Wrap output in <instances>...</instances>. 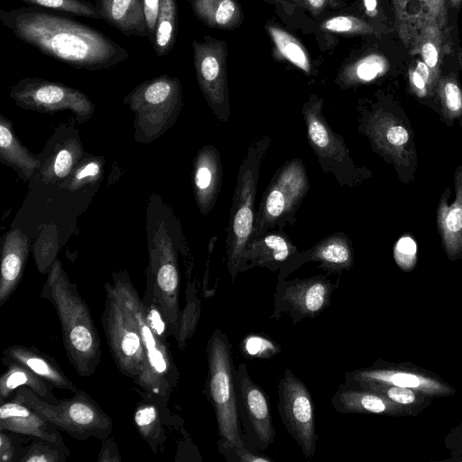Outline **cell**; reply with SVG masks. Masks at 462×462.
I'll return each mask as SVG.
<instances>
[{
  "instance_id": "cell-1",
  "label": "cell",
  "mask_w": 462,
  "mask_h": 462,
  "mask_svg": "<svg viewBox=\"0 0 462 462\" xmlns=\"http://www.w3.org/2000/svg\"><path fill=\"white\" fill-rule=\"evenodd\" d=\"M0 20L20 41L78 69H110L131 57L109 36L51 9L28 5L1 10Z\"/></svg>"
},
{
  "instance_id": "cell-2",
  "label": "cell",
  "mask_w": 462,
  "mask_h": 462,
  "mask_svg": "<svg viewBox=\"0 0 462 462\" xmlns=\"http://www.w3.org/2000/svg\"><path fill=\"white\" fill-rule=\"evenodd\" d=\"M41 297L56 310L70 365L79 376L93 375L101 363L100 337L87 302L58 260L48 271Z\"/></svg>"
},
{
  "instance_id": "cell-3",
  "label": "cell",
  "mask_w": 462,
  "mask_h": 462,
  "mask_svg": "<svg viewBox=\"0 0 462 462\" xmlns=\"http://www.w3.org/2000/svg\"><path fill=\"white\" fill-rule=\"evenodd\" d=\"M360 130L372 149L392 165L402 184L412 183L419 168L411 121L404 109L390 99H378L362 112Z\"/></svg>"
},
{
  "instance_id": "cell-4",
  "label": "cell",
  "mask_w": 462,
  "mask_h": 462,
  "mask_svg": "<svg viewBox=\"0 0 462 462\" xmlns=\"http://www.w3.org/2000/svg\"><path fill=\"white\" fill-rule=\"evenodd\" d=\"M113 284L137 321L145 355L141 377L134 383L143 394L168 402L170 393L179 381V371L169 349V341L162 339L148 323L142 298L127 272L112 274Z\"/></svg>"
},
{
  "instance_id": "cell-5",
  "label": "cell",
  "mask_w": 462,
  "mask_h": 462,
  "mask_svg": "<svg viewBox=\"0 0 462 462\" xmlns=\"http://www.w3.org/2000/svg\"><path fill=\"white\" fill-rule=\"evenodd\" d=\"M269 136L254 140L240 165L233 196L226 237V267L232 281L242 272L243 256L255 219V198Z\"/></svg>"
},
{
  "instance_id": "cell-6",
  "label": "cell",
  "mask_w": 462,
  "mask_h": 462,
  "mask_svg": "<svg viewBox=\"0 0 462 462\" xmlns=\"http://www.w3.org/2000/svg\"><path fill=\"white\" fill-rule=\"evenodd\" d=\"M207 393L215 411L219 439L217 444L242 448L245 443L240 430L235 388V371L231 344L227 336L217 328L208 340Z\"/></svg>"
},
{
  "instance_id": "cell-7",
  "label": "cell",
  "mask_w": 462,
  "mask_h": 462,
  "mask_svg": "<svg viewBox=\"0 0 462 462\" xmlns=\"http://www.w3.org/2000/svg\"><path fill=\"white\" fill-rule=\"evenodd\" d=\"M14 400L21 402L78 440L95 438L104 440L112 432L110 416L86 392L77 390L69 399L54 404L42 400L31 389L21 386L14 392Z\"/></svg>"
},
{
  "instance_id": "cell-8",
  "label": "cell",
  "mask_w": 462,
  "mask_h": 462,
  "mask_svg": "<svg viewBox=\"0 0 462 462\" xmlns=\"http://www.w3.org/2000/svg\"><path fill=\"white\" fill-rule=\"evenodd\" d=\"M124 103L135 116V140L151 143L176 122L182 107L181 83L177 77L160 75L135 87Z\"/></svg>"
},
{
  "instance_id": "cell-9",
  "label": "cell",
  "mask_w": 462,
  "mask_h": 462,
  "mask_svg": "<svg viewBox=\"0 0 462 462\" xmlns=\"http://www.w3.org/2000/svg\"><path fill=\"white\" fill-rule=\"evenodd\" d=\"M309 189V177L300 159L282 164L262 197L250 240L275 226L282 228L293 224L294 216Z\"/></svg>"
},
{
  "instance_id": "cell-10",
  "label": "cell",
  "mask_w": 462,
  "mask_h": 462,
  "mask_svg": "<svg viewBox=\"0 0 462 462\" xmlns=\"http://www.w3.org/2000/svg\"><path fill=\"white\" fill-rule=\"evenodd\" d=\"M101 322L116 367L122 374L135 383L141 377L145 365L142 337L136 319L113 282L105 284Z\"/></svg>"
},
{
  "instance_id": "cell-11",
  "label": "cell",
  "mask_w": 462,
  "mask_h": 462,
  "mask_svg": "<svg viewBox=\"0 0 462 462\" xmlns=\"http://www.w3.org/2000/svg\"><path fill=\"white\" fill-rule=\"evenodd\" d=\"M322 108L323 99L315 94L302 106L309 143L325 172H331L341 186H357L372 173L355 165L344 139L331 129Z\"/></svg>"
},
{
  "instance_id": "cell-12",
  "label": "cell",
  "mask_w": 462,
  "mask_h": 462,
  "mask_svg": "<svg viewBox=\"0 0 462 462\" xmlns=\"http://www.w3.org/2000/svg\"><path fill=\"white\" fill-rule=\"evenodd\" d=\"M235 388L243 439L246 446L263 451L273 443L276 431L268 396L252 379L245 363L236 368Z\"/></svg>"
},
{
  "instance_id": "cell-13",
  "label": "cell",
  "mask_w": 462,
  "mask_h": 462,
  "mask_svg": "<svg viewBox=\"0 0 462 462\" xmlns=\"http://www.w3.org/2000/svg\"><path fill=\"white\" fill-rule=\"evenodd\" d=\"M10 97L18 106L40 113L69 110L79 123L88 121L95 110V105L84 92L38 77L20 79L12 86Z\"/></svg>"
},
{
  "instance_id": "cell-14",
  "label": "cell",
  "mask_w": 462,
  "mask_h": 462,
  "mask_svg": "<svg viewBox=\"0 0 462 462\" xmlns=\"http://www.w3.org/2000/svg\"><path fill=\"white\" fill-rule=\"evenodd\" d=\"M277 408L282 424L310 460L315 454L318 435L315 405L306 384L286 368L277 386Z\"/></svg>"
},
{
  "instance_id": "cell-15",
  "label": "cell",
  "mask_w": 462,
  "mask_h": 462,
  "mask_svg": "<svg viewBox=\"0 0 462 462\" xmlns=\"http://www.w3.org/2000/svg\"><path fill=\"white\" fill-rule=\"evenodd\" d=\"M193 61L198 84L217 117L226 121L229 114L227 85V44L205 35L192 42Z\"/></svg>"
},
{
  "instance_id": "cell-16",
  "label": "cell",
  "mask_w": 462,
  "mask_h": 462,
  "mask_svg": "<svg viewBox=\"0 0 462 462\" xmlns=\"http://www.w3.org/2000/svg\"><path fill=\"white\" fill-rule=\"evenodd\" d=\"M335 284L326 276L278 281L270 319L287 314L296 325L304 319L319 316L329 306Z\"/></svg>"
},
{
  "instance_id": "cell-17",
  "label": "cell",
  "mask_w": 462,
  "mask_h": 462,
  "mask_svg": "<svg viewBox=\"0 0 462 462\" xmlns=\"http://www.w3.org/2000/svg\"><path fill=\"white\" fill-rule=\"evenodd\" d=\"M147 284L166 319L171 337H175L180 315V273L177 253L169 241L159 240L149 246Z\"/></svg>"
},
{
  "instance_id": "cell-18",
  "label": "cell",
  "mask_w": 462,
  "mask_h": 462,
  "mask_svg": "<svg viewBox=\"0 0 462 462\" xmlns=\"http://www.w3.org/2000/svg\"><path fill=\"white\" fill-rule=\"evenodd\" d=\"M393 6L395 29L408 48L429 23H437L448 32L446 0H393Z\"/></svg>"
},
{
  "instance_id": "cell-19",
  "label": "cell",
  "mask_w": 462,
  "mask_h": 462,
  "mask_svg": "<svg viewBox=\"0 0 462 462\" xmlns=\"http://www.w3.org/2000/svg\"><path fill=\"white\" fill-rule=\"evenodd\" d=\"M354 261L351 241L345 234H333L308 251L297 252L279 271L278 281L284 280L305 262H316L328 273H341L351 268Z\"/></svg>"
},
{
  "instance_id": "cell-20",
  "label": "cell",
  "mask_w": 462,
  "mask_h": 462,
  "mask_svg": "<svg viewBox=\"0 0 462 462\" xmlns=\"http://www.w3.org/2000/svg\"><path fill=\"white\" fill-rule=\"evenodd\" d=\"M455 198L448 187L440 195L436 215L437 229L441 244L449 257L462 256V164L454 173Z\"/></svg>"
},
{
  "instance_id": "cell-21",
  "label": "cell",
  "mask_w": 462,
  "mask_h": 462,
  "mask_svg": "<svg viewBox=\"0 0 462 462\" xmlns=\"http://www.w3.org/2000/svg\"><path fill=\"white\" fill-rule=\"evenodd\" d=\"M0 430L63 443L60 430L26 404L14 399L1 402Z\"/></svg>"
},
{
  "instance_id": "cell-22",
  "label": "cell",
  "mask_w": 462,
  "mask_h": 462,
  "mask_svg": "<svg viewBox=\"0 0 462 462\" xmlns=\"http://www.w3.org/2000/svg\"><path fill=\"white\" fill-rule=\"evenodd\" d=\"M297 252V247L285 234L267 232L246 245L242 272L256 266L280 271Z\"/></svg>"
},
{
  "instance_id": "cell-23",
  "label": "cell",
  "mask_w": 462,
  "mask_h": 462,
  "mask_svg": "<svg viewBox=\"0 0 462 462\" xmlns=\"http://www.w3.org/2000/svg\"><path fill=\"white\" fill-rule=\"evenodd\" d=\"M222 162L212 145L200 149L194 160L193 189L197 205L203 215L213 208L222 183Z\"/></svg>"
},
{
  "instance_id": "cell-24",
  "label": "cell",
  "mask_w": 462,
  "mask_h": 462,
  "mask_svg": "<svg viewBox=\"0 0 462 462\" xmlns=\"http://www.w3.org/2000/svg\"><path fill=\"white\" fill-rule=\"evenodd\" d=\"M29 251V239L19 229L6 235L2 246L0 306L10 299L20 283Z\"/></svg>"
},
{
  "instance_id": "cell-25",
  "label": "cell",
  "mask_w": 462,
  "mask_h": 462,
  "mask_svg": "<svg viewBox=\"0 0 462 462\" xmlns=\"http://www.w3.org/2000/svg\"><path fill=\"white\" fill-rule=\"evenodd\" d=\"M100 18L124 35L147 37L143 0H95Z\"/></svg>"
},
{
  "instance_id": "cell-26",
  "label": "cell",
  "mask_w": 462,
  "mask_h": 462,
  "mask_svg": "<svg viewBox=\"0 0 462 462\" xmlns=\"http://www.w3.org/2000/svg\"><path fill=\"white\" fill-rule=\"evenodd\" d=\"M4 357L20 363L42 378L53 388L75 393V383L61 370L58 363L50 356L34 346L12 345L3 351Z\"/></svg>"
},
{
  "instance_id": "cell-27",
  "label": "cell",
  "mask_w": 462,
  "mask_h": 462,
  "mask_svg": "<svg viewBox=\"0 0 462 462\" xmlns=\"http://www.w3.org/2000/svg\"><path fill=\"white\" fill-rule=\"evenodd\" d=\"M167 401L143 394L134 412V423L143 439L156 454L166 440Z\"/></svg>"
},
{
  "instance_id": "cell-28",
  "label": "cell",
  "mask_w": 462,
  "mask_h": 462,
  "mask_svg": "<svg viewBox=\"0 0 462 462\" xmlns=\"http://www.w3.org/2000/svg\"><path fill=\"white\" fill-rule=\"evenodd\" d=\"M390 70L387 58L377 51H369L344 61L336 77L341 88H353L372 83L384 77Z\"/></svg>"
},
{
  "instance_id": "cell-29",
  "label": "cell",
  "mask_w": 462,
  "mask_h": 462,
  "mask_svg": "<svg viewBox=\"0 0 462 462\" xmlns=\"http://www.w3.org/2000/svg\"><path fill=\"white\" fill-rule=\"evenodd\" d=\"M314 32L319 49H329L331 36H378L381 29L374 23L356 14L331 13L315 22Z\"/></svg>"
},
{
  "instance_id": "cell-30",
  "label": "cell",
  "mask_w": 462,
  "mask_h": 462,
  "mask_svg": "<svg viewBox=\"0 0 462 462\" xmlns=\"http://www.w3.org/2000/svg\"><path fill=\"white\" fill-rule=\"evenodd\" d=\"M2 362L6 370L0 378L1 402L8 400L21 386L28 387L47 402L54 404L58 402L52 392L53 387L25 365L4 356Z\"/></svg>"
},
{
  "instance_id": "cell-31",
  "label": "cell",
  "mask_w": 462,
  "mask_h": 462,
  "mask_svg": "<svg viewBox=\"0 0 462 462\" xmlns=\"http://www.w3.org/2000/svg\"><path fill=\"white\" fill-rule=\"evenodd\" d=\"M0 118V160L27 180L40 170L42 162L19 142L9 120Z\"/></svg>"
},
{
  "instance_id": "cell-32",
  "label": "cell",
  "mask_w": 462,
  "mask_h": 462,
  "mask_svg": "<svg viewBox=\"0 0 462 462\" xmlns=\"http://www.w3.org/2000/svg\"><path fill=\"white\" fill-rule=\"evenodd\" d=\"M265 31L272 42L273 55L276 60L289 62L306 75L314 74L311 57L301 42L271 21L265 24Z\"/></svg>"
},
{
  "instance_id": "cell-33",
  "label": "cell",
  "mask_w": 462,
  "mask_h": 462,
  "mask_svg": "<svg viewBox=\"0 0 462 462\" xmlns=\"http://www.w3.org/2000/svg\"><path fill=\"white\" fill-rule=\"evenodd\" d=\"M194 15L210 28L231 30L243 23V10L237 0H190Z\"/></svg>"
},
{
  "instance_id": "cell-34",
  "label": "cell",
  "mask_w": 462,
  "mask_h": 462,
  "mask_svg": "<svg viewBox=\"0 0 462 462\" xmlns=\"http://www.w3.org/2000/svg\"><path fill=\"white\" fill-rule=\"evenodd\" d=\"M447 34L439 24L429 23L420 31L409 48L411 54H420L437 82L442 76V56L450 50V43L446 42Z\"/></svg>"
},
{
  "instance_id": "cell-35",
  "label": "cell",
  "mask_w": 462,
  "mask_h": 462,
  "mask_svg": "<svg viewBox=\"0 0 462 462\" xmlns=\"http://www.w3.org/2000/svg\"><path fill=\"white\" fill-rule=\"evenodd\" d=\"M54 155L42 162L41 175L47 183H57L69 178L80 161L83 149L80 140L72 138L58 144Z\"/></svg>"
},
{
  "instance_id": "cell-36",
  "label": "cell",
  "mask_w": 462,
  "mask_h": 462,
  "mask_svg": "<svg viewBox=\"0 0 462 462\" xmlns=\"http://www.w3.org/2000/svg\"><path fill=\"white\" fill-rule=\"evenodd\" d=\"M439 116L446 126L462 120V88L454 73L442 75L437 86Z\"/></svg>"
},
{
  "instance_id": "cell-37",
  "label": "cell",
  "mask_w": 462,
  "mask_h": 462,
  "mask_svg": "<svg viewBox=\"0 0 462 462\" xmlns=\"http://www.w3.org/2000/svg\"><path fill=\"white\" fill-rule=\"evenodd\" d=\"M178 31L177 0H161L160 13L152 43L157 57H163L173 49Z\"/></svg>"
},
{
  "instance_id": "cell-38",
  "label": "cell",
  "mask_w": 462,
  "mask_h": 462,
  "mask_svg": "<svg viewBox=\"0 0 462 462\" xmlns=\"http://www.w3.org/2000/svg\"><path fill=\"white\" fill-rule=\"evenodd\" d=\"M186 301L180 310L175 340L180 350H184L192 337L201 313V301L194 282H189L186 289Z\"/></svg>"
},
{
  "instance_id": "cell-39",
  "label": "cell",
  "mask_w": 462,
  "mask_h": 462,
  "mask_svg": "<svg viewBox=\"0 0 462 462\" xmlns=\"http://www.w3.org/2000/svg\"><path fill=\"white\" fill-rule=\"evenodd\" d=\"M69 456L65 443L51 442L41 438H33L31 443L22 448L18 462H64Z\"/></svg>"
},
{
  "instance_id": "cell-40",
  "label": "cell",
  "mask_w": 462,
  "mask_h": 462,
  "mask_svg": "<svg viewBox=\"0 0 462 462\" xmlns=\"http://www.w3.org/2000/svg\"><path fill=\"white\" fill-rule=\"evenodd\" d=\"M29 5L38 6L69 14L99 19L95 5L88 0H20Z\"/></svg>"
},
{
  "instance_id": "cell-41",
  "label": "cell",
  "mask_w": 462,
  "mask_h": 462,
  "mask_svg": "<svg viewBox=\"0 0 462 462\" xmlns=\"http://www.w3.org/2000/svg\"><path fill=\"white\" fill-rule=\"evenodd\" d=\"M282 4L285 7L295 8L306 12L314 22L333 13L346 9L347 4L343 0H276L274 5ZM284 7V8H285Z\"/></svg>"
},
{
  "instance_id": "cell-42",
  "label": "cell",
  "mask_w": 462,
  "mask_h": 462,
  "mask_svg": "<svg viewBox=\"0 0 462 462\" xmlns=\"http://www.w3.org/2000/svg\"><path fill=\"white\" fill-rule=\"evenodd\" d=\"M70 178L64 181V186L69 189L76 190L87 183L93 182L97 179L102 171V162L99 158H93L87 162L81 163L78 169H74Z\"/></svg>"
},
{
  "instance_id": "cell-43",
  "label": "cell",
  "mask_w": 462,
  "mask_h": 462,
  "mask_svg": "<svg viewBox=\"0 0 462 462\" xmlns=\"http://www.w3.org/2000/svg\"><path fill=\"white\" fill-rule=\"evenodd\" d=\"M218 451L229 462H270L272 458L260 453L250 447L238 448L217 444Z\"/></svg>"
},
{
  "instance_id": "cell-44",
  "label": "cell",
  "mask_w": 462,
  "mask_h": 462,
  "mask_svg": "<svg viewBox=\"0 0 462 462\" xmlns=\"http://www.w3.org/2000/svg\"><path fill=\"white\" fill-rule=\"evenodd\" d=\"M279 346L270 339L259 336H250L244 340L241 348L249 356L269 357L280 350Z\"/></svg>"
},
{
  "instance_id": "cell-45",
  "label": "cell",
  "mask_w": 462,
  "mask_h": 462,
  "mask_svg": "<svg viewBox=\"0 0 462 462\" xmlns=\"http://www.w3.org/2000/svg\"><path fill=\"white\" fill-rule=\"evenodd\" d=\"M417 244L410 235L402 236L395 243L393 254L396 263L402 268L411 267L416 260Z\"/></svg>"
},
{
  "instance_id": "cell-46",
  "label": "cell",
  "mask_w": 462,
  "mask_h": 462,
  "mask_svg": "<svg viewBox=\"0 0 462 462\" xmlns=\"http://www.w3.org/2000/svg\"><path fill=\"white\" fill-rule=\"evenodd\" d=\"M8 430H0V461L14 462L17 461L20 448L14 440Z\"/></svg>"
},
{
  "instance_id": "cell-47",
  "label": "cell",
  "mask_w": 462,
  "mask_h": 462,
  "mask_svg": "<svg viewBox=\"0 0 462 462\" xmlns=\"http://www.w3.org/2000/svg\"><path fill=\"white\" fill-rule=\"evenodd\" d=\"M161 0H143V13L148 32V39L153 42L157 20L160 13Z\"/></svg>"
},
{
  "instance_id": "cell-48",
  "label": "cell",
  "mask_w": 462,
  "mask_h": 462,
  "mask_svg": "<svg viewBox=\"0 0 462 462\" xmlns=\"http://www.w3.org/2000/svg\"><path fill=\"white\" fill-rule=\"evenodd\" d=\"M97 462H121L116 440L113 437H108L103 440L100 451L98 453Z\"/></svg>"
},
{
  "instance_id": "cell-49",
  "label": "cell",
  "mask_w": 462,
  "mask_h": 462,
  "mask_svg": "<svg viewBox=\"0 0 462 462\" xmlns=\"http://www.w3.org/2000/svg\"><path fill=\"white\" fill-rule=\"evenodd\" d=\"M387 394L390 399L402 404L411 403L415 398L414 393L411 390L401 386L390 388Z\"/></svg>"
},
{
  "instance_id": "cell-50",
  "label": "cell",
  "mask_w": 462,
  "mask_h": 462,
  "mask_svg": "<svg viewBox=\"0 0 462 462\" xmlns=\"http://www.w3.org/2000/svg\"><path fill=\"white\" fill-rule=\"evenodd\" d=\"M390 380L393 384L401 387H417L420 384L419 379L410 374H394L390 377Z\"/></svg>"
},
{
  "instance_id": "cell-51",
  "label": "cell",
  "mask_w": 462,
  "mask_h": 462,
  "mask_svg": "<svg viewBox=\"0 0 462 462\" xmlns=\"http://www.w3.org/2000/svg\"><path fill=\"white\" fill-rule=\"evenodd\" d=\"M359 3L366 16L370 18H377L379 16L377 0H359Z\"/></svg>"
},
{
  "instance_id": "cell-52",
  "label": "cell",
  "mask_w": 462,
  "mask_h": 462,
  "mask_svg": "<svg viewBox=\"0 0 462 462\" xmlns=\"http://www.w3.org/2000/svg\"><path fill=\"white\" fill-rule=\"evenodd\" d=\"M448 3L452 7L458 8L462 4V0H448Z\"/></svg>"
},
{
  "instance_id": "cell-53",
  "label": "cell",
  "mask_w": 462,
  "mask_h": 462,
  "mask_svg": "<svg viewBox=\"0 0 462 462\" xmlns=\"http://www.w3.org/2000/svg\"><path fill=\"white\" fill-rule=\"evenodd\" d=\"M263 1L266 2V3L273 4L274 5L276 0H263Z\"/></svg>"
}]
</instances>
